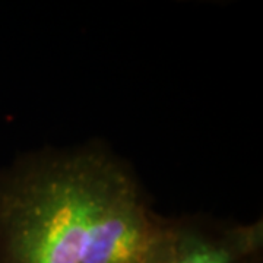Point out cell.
<instances>
[{"label":"cell","instance_id":"cell-1","mask_svg":"<svg viewBox=\"0 0 263 263\" xmlns=\"http://www.w3.org/2000/svg\"><path fill=\"white\" fill-rule=\"evenodd\" d=\"M162 216L105 142L27 151L0 167V263H143Z\"/></svg>","mask_w":263,"mask_h":263},{"label":"cell","instance_id":"cell-2","mask_svg":"<svg viewBox=\"0 0 263 263\" xmlns=\"http://www.w3.org/2000/svg\"><path fill=\"white\" fill-rule=\"evenodd\" d=\"M263 219L249 222L205 214L162 216L143 263H262Z\"/></svg>","mask_w":263,"mask_h":263}]
</instances>
